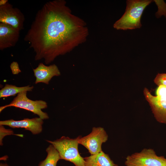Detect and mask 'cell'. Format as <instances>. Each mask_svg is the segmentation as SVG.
I'll return each mask as SVG.
<instances>
[{"mask_svg": "<svg viewBox=\"0 0 166 166\" xmlns=\"http://www.w3.org/2000/svg\"><path fill=\"white\" fill-rule=\"evenodd\" d=\"M43 120L39 117L24 118L18 121L10 119L0 121V125L8 126L12 128H22L31 132L34 135L41 133L42 130Z\"/></svg>", "mask_w": 166, "mask_h": 166, "instance_id": "9c48e42d", "label": "cell"}, {"mask_svg": "<svg viewBox=\"0 0 166 166\" xmlns=\"http://www.w3.org/2000/svg\"><path fill=\"white\" fill-rule=\"evenodd\" d=\"M27 93L25 92L18 94L9 104L0 107V112L6 108L14 107L31 112L43 120L48 119V114L42 110L47 107V103L42 100H30L27 97Z\"/></svg>", "mask_w": 166, "mask_h": 166, "instance_id": "277c9868", "label": "cell"}, {"mask_svg": "<svg viewBox=\"0 0 166 166\" xmlns=\"http://www.w3.org/2000/svg\"><path fill=\"white\" fill-rule=\"evenodd\" d=\"M143 92L156 120L160 123H166V87L158 86L156 96L152 95L146 88Z\"/></svg>", "mask_w": 166, "mask_h": 166, "instance_id": "5b68a950", "label": "cell"}, {"mask_svg": "<svg viewBox=\"0 0 166 166\" xmlns=\"http://www.w3.org/2000/svg\"><path fill=\"white\" fill-rule=\"evenodd\" d=\"M84 159L85 166H118L114 163L108 154L102 151Z\"/></svg>", "mask_w": 166, "mask_h": 166, "instance_id": "7c38bea8", "label": "cell"}, {"mask_svg": "<svg viewBox=\"0 0 166 166\" xmlns=\"http://www.w3.org/2000/svg\"><path fill=\"white\" fill-rule=\"evenodd\" d=\"M20 32L10 25L0 23V50L15 46L18 41Z\"/></svg>", "mask_w": 166, "mask_h": 166, "instance_id": "30bf717a", "label": "cell"}, {"mask_svg": "<svg viewBox=\"0 0 166 166\" xmlns=\"http://www.w3.org/2000/svg\"><path fill=\"white\" fill-rule=\"evenodd\" d=\"M33 71L36 78L35 84L42 83L48 85L53 77L59 76L61 74L56 65L47 66L42 63H40L37 67L33 69Z\"/></svg>", "mask_w": 166, "mask_h": 166, "instance_id": "8fae6325", "label": "cell"}, {"mask_svg": "<svg viewBox=\"0 0 166 166\" xmlns=\"http://www.w3.org/2000/svg\"><path fill=\"white\" fill-rule=\"evenodd\" d=\"M8 2L7 0H0V6L5 5Z\"/></svg>", "mask_w": 166, "mask_h": 166, "instance_id": "d6986e66", "label": "cell"}, {"mask_svg": "<svg viewBox=\"0 0 166 166\" xmlns=\"http://www.w3.org/2000/svg\"><path fill=\"white\" fill-rule=\"evenodd\" d=\"M89 34L86 22L73 14L64 0L45 4L36 13L24 40L35 53V60L46 64L85 42Z\"/></svg>", "mask_w": 166, "mask_h": 166, "instance_id": "6da1fadb", "label": "cell"}, {"mask_svg": "<svg viewBox=\"0 0 166 166\" xmlns=\"http://www.w3.org/2000/svg\"></svg>", "mask_w": 166, "mask_h": 166, "instance_id": "44dd1931", "label": "cell"}, {"mask_svg": "<svg viewBox=\"0 0 166 166\" xmlns=\"http://www.w3.org/2000/svg\"><path fill=\"white\" fill-rule=\"evenodd\" d=\"M152 1L128 0L125 11L122 17L113 25L117 30H127L140 28L142 25L140 19L146 7Z\"/></svg>", "mask_w": 166, "mask_h": 166, "instance_id": "7a4b0ae2", "label": "cell"}, {"mask_svg": "<svg viewBox=\"0 0 166 166\" xmlns=\"http://www.w3.org/2000/svg\"><path fill=\"white\" fill-rule=\"evenodd\" d=\"M81 136L71 139L62 136L60 138L50 141L46 140L52 144L59 153L61 159L70 161L75 166H85L84 158L80 154L78 150L79 139Z\"/></svg>", "mask_w": 166, "mask_h": 166, "instance_id": "3957f363", "label": "cell"}, {"mask_svg": "<svg viewBox=\"0 0 166 166\" xmlns=\"http://www.w3.org/2000/svg\"><path fill=\"white\" fill-rule=\"evenodd\" d=\"M108 135L103 128L93 127L91 132L88 135L79 139L78 142L85 147L93 155L102 150L101 145L108 139Z\"/></svg>", "mask_w": 166, "mask_h": 166, "instance_id": "52a82bcc", "label": "cell"}, {"mask_svg": "<svg viewBox=\"0 0 166 166\" xmlns=\"http://www.w3.org/2000/svg\"><path fill=\"white\" fill-rule=\"evenodd\" d=\"M25 20L21 11L9 2L0 6V23L10 25L20 31L24 28Z\"/></svg>", "mask_w": 166, "mask_h": 166, "instance_id": "ba28073f", "label": "cell"}, {"mask_svg": "<svg viewBox=\"0 0 166 166\" xmlns=\"http://www.w3.org/2000/svg\"><path fill=\"white\" fill-rule=\"evenodd\" d=\"M158 7V10L156 14V16L159 18L162 15L166 17V3L163 0H154Z\"/></svg>", "mask_w": 166, "mask_h": 166, "instance_id": "9a60e30c", "label": "cell"}, {"mask_svg": "<svg viewBox=\"0 0 166 166\" xmlns=\"http://www.w3.org/2000/svg\"><path fill=\"white\" fill-rule=\"evenodd\" d=\"M4 125H0V145H2V140L4 136L7 135H15L23 137V135L20 134H14L13 130L10 129L5 128Z\"/></svg>", "mask_w": 166, "mask_h": 166, "instance_id": "2e32d148", "label": "cell"}, {"mask_svg": "<svg viewBox=\"0 0 166 166\" xmlns=\"http://www.w3.org/2000/svg\"><path fill=\"white\" fill-rule=\"evenodd\" d=\"M125 159L126 166H166V158L158 156L151 148H144L128 156Z\"/></svg>", "mask_w": 166, "mask_h": 166, "instance_id": "8992f818", "label": "cell"}, {"mask_svg": "<svg viewBox=\"0 0 166 166\" xmlns=\"http://www.w3.org/2000/svg\"><path fill=\"white\" fill-rule=\"evenodd\" d=\"M33 88V86H30V85L19 87L14 85L6 84L0 90V98L7 97L15 96L17 94L23 92L31 91Z\"/></svg>", "mask_w": 166, "mask_h": 166, "instance_id": "4fadbf2b", "label": "cell"}, {"mask_svg": "<svg viewBox=\"0 0 166 166\" xmlns=\"http://www.w3.org/2000/svg\"><path fill=\"white\" fill-rule=\"evenodd\" d=\"M0 166H10L6 163H0Z\"/></svg>", "mask_w": 166, "mask_h": 166, "instance_id": "ffe728a7", "label": "cell"}, {"mask_svg": "<svg viewBox=\"0 0 166 166\" xmlns=\"http://www.w3.org/2000/svg\"><path fill=\"white\" fill-rule=\"evenodd\" d=\"M154 82L158 86L163 85L166 87V73H158L155 78Z\"/></svg>", "mask_w": 166, "mask_h": 166, "instance_id": "e0dca14e", "label": "cell"}, {"mask_svg": "<svg viewBox=\"0 0 166 166\" xmlns=\"http://www.w3.org/2000/svg\"><path fill=\"white\" fill-rule=\"evenodd\" d=\"M47 155L45 159L41 161L38 166H56L61 159L59 152L55 147L50 144L46 149Z\"/></svg>", "mask_w": 166, "mask_h": 166, "instance_id": "5bb4252c", "label": "cell"}, {"mask_svg": "<svg viewBox=\"0 0 166 166\" xmlns=\"http://www.w3.org/2000/svg\"><path fill=\"white\" fill-rule=\"evenodd\" d=\"M10 68L14 74H17L21 72L18 64L16 62L14 61L12 62L10 64Z\"/></svg>", "mask_w": 166, "mask_h": 166, "instance_id": "ac0fdd59", "label": "cell"}]
</instances>
